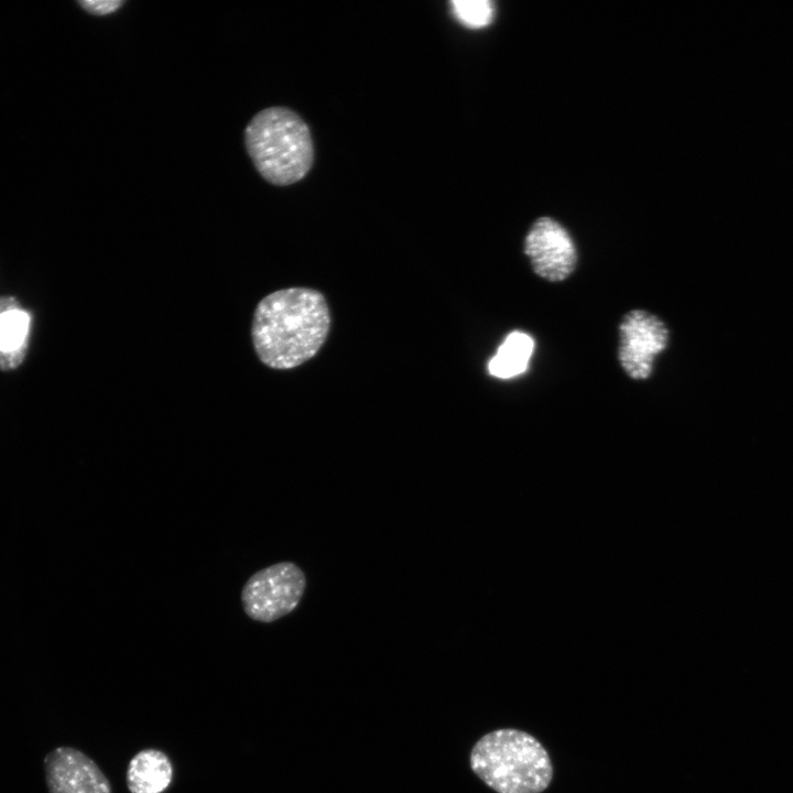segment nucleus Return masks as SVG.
Here are the masks:
<instances>
[{"label":"nucleus","mask_w":793,"mask_h":793,"mask_svg":"<svg viewBox=\"0 0 793 793\" xmlns=\"http://www.w3.org/2000/svg\"><path fill=\"white\" fill-rule=\"evenodd\" d=\"M450 4L457 19L469 28H482L492 21L495 10L489 0H455Z\"/></svg>","instance_id":"11"},{"label":"nucleus","mask_w":793,"mask_h":793,"mask_svg":"<svg viewBox=\"0 0 793 793\" xmlns=\"http://www.w3.org/2000/svg\"><path fill=\"white\" fill-rule=\"evenodd\" d=\"M44 772L50 793H112L97 763L72 747L51 750L44 758Z\"/></svg>","instance_id":"7"},{"label":"nucleus","mask_w":793,"mask_h":793,"mask_svg":"<svg viewBox=\"0 0 793 793\" xmlns=\"http://www.w3.org/2000/svg\"><path fill=\"white\" fill-rule=\"evenodd\" d=\"M618 360L633 380H645L653 371L655 357L663 352L670 340L665 323L644 309H631L619 324Z\"/></svg>","instance_id":"5"},{"label":"nucleus","mask_w":793,"mask_h":793,"mask_svg":"<svg viewBox=\"0 0 793 793\" xmlns=\"http://www.w3.org/2000/svg\"><path fill=\"white\" fill-rule=\"evenodd\" d=\"M245 144L258 173L275 186L300 182L314 164L309 128L287 107L272 106L256 113L245 129Z\"/></svg>","instance_id":"2"},{"label":"nucleus","mask_w":793,"mask_h":793,"mask_svg":"<svg viewBox=\"0 0 793 793\" xmlns=\"http://www.w3.org/2000/svg\"><path fill=\"white\" fill-rule=\"evenodd\" d=\"M524 253L534 273L550 282L566 280L577 264L574 241L566 229L552 218L537 219L524 240Z\"/></svg>","instance_id":"6"},{"label":"nucleus","mask_w":793,"mask_h":793,"mask_svg":"<svg viewBox=\"0 0 793 793\" xmlns=\"http://www.w3.org/2000/svg\"><path fill=\"white\" fill-rule=\"evenodd\" d=\"M330 329L324 295L308 287L274 291L257 305L251 338L259 360L272 369L296 368L312 359Z\"/></svg>","instance_id":"1"},{"label":"nucleus","mask_w":793,"mask_h":793,"mask_svg":"<svg viewBox=\"0 0 793 793\" xmlns=\"http://www.w3.org/2000/svg\"><path fill=\"white\" fill-rule=\"evenodd\" d=\"M305 587V575L295 563L270 565L253 573L242 586V609L250 619L271 623L297 607Z\"/></svg>","instance_id":"4"},{"label":"nucleus","mask_w":793,"mask_h":793,"mask_svg":"<svg viewBox=\"0 0 793 793\" xmlns=\"http://www.w3.org/2000/svg\"><path fill=\"white\" fill-rule=\"evenodd\" d=\"M172 778L169 757L157 749H144L130 760L126 780L130 793H162Z\"/></svg>","instance_id":"9"},{"label":"nucleus","mask_w":793,"mask_h":793,"mask_svg":"<svg viewBox=\"0 0 793 793\" xmlns=\"http://www.w3.org/2000/svg\"><path fill=\"white\" fill-rule=\"evenodd\" d=\"M31 314L12 295H0V370L19 368L28 354Z\"/></svg>","instance_id":"8"},{"label":"nucleus","mask_w":793,"mask_h":793,"mask_svg":"<svg viewBox=\"0 0 793 793\" xmlns=\"http://www.w3.org/2000/svg\"><path fill=\"white\" fill-rule=\"evenodd\" d=\"M534 341L530 335L512 332L500 345L488 365L489 372L501 379H509L524 372L533 352Z\"/></svg>","instance_id":"10"},{"label":"nucleus","mask_w":793,"mask_h":793,"mask_svg":"<svg viewBox=\"0 0 793 793\" xmlns=\"http://www.w3.org/2000/svg\"><path fill=\"white\" fill-rule=\"evenodd\" d=\"M78 4L88 13L94 15H107L118 11L124 1L121 0H84Z\"/></svg>","instance_id":"12"},{"label":"nucleus","mask_w":793,"mask_h":793,"mask_svg":"<svg viewBox=\"0 0 793 793\" xmlns=\"http://www.w3.org/2000/svg\"><path fill=\"white\" fill-rule=\"evenodd\" d=\"M470 767L498 793H541L553 779L546 749L532 735L511 728L482 736L470 752Z\"/></svg>","instance_id":"3"}]
</instances>
